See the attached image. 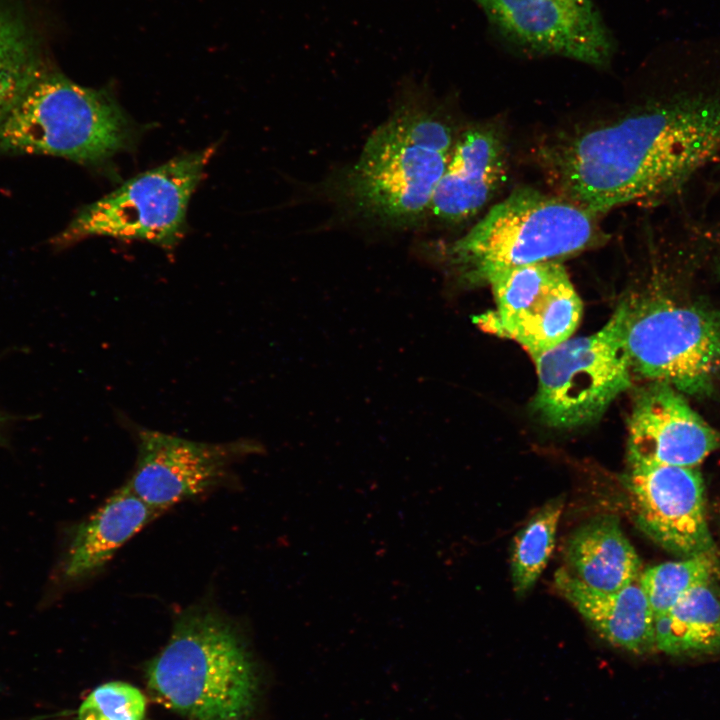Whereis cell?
<instances>
[{"mask_svg": "<svg viewBox=\"0 0 720 720\" xmlns=\"http://www.w3.org/2000/svg\"><path fill=\"white\" fill-rule=\"evenodd\" d=\"M660 70V88L539 142L536 159L557 194L600 215L664 197L720 152V82Z\"/></svg>", "mask_w": 720, "mask_h": 720, "instance_id": "6da1fadb", "label": "cell"}, {"mask_svg": "<svg viewBox=\"0 0 720 720\" xmlns=\"http://www.w3.org/2000/svg\"><path fill=\"white\" fill-rule=\"evenodd\" d=\"M150 690L189 720H248L259 693L256 664L240 633L216 609L192 606L149 663Z\"/></svg>", "mask_w": 720, "mask_h": 720, "instance_id": "7a4b0ae2", "label": "cell"}, {"mask_svg": "<svg viewBox=\"0 0 720 720\" xmlns=\"http://www.w3.org/2000/svg\"><path fill=\"white\" fill-rule=\"evenodd\" d=\"M458 133L437 109L418 102L400 106L368 137L346 174L353 209L390 226L428 214Z\"/></svg>", "mask_w": 720, "mask_h": 720, "instance_id": "3957f363", "label": "cell"}, {"mask_svg": "<svg viewBox=\"0 0 720 720\" xmlns=\"http://www.w3.org/2000/svg\"><path fill=\"white\" fill-rule=\"evenodd\" d=\"M598 214L559 195L519 187L447 248L461 280L482 283L502 269L558 261L602 240Z\"/></svg>", "mask_w": 720, "mask_h": 720, "instance_id": "277c9868", "label": "cell"}, {"mask_svg": "<svg viewBox=\"0 0 720 720\" xmlns=\"http://www.w3.org/2000/svg\"><path fill=\"white\" fill-rule=\"evenodd\" d=\"M133 138L127 115L106 89L83 87L59 72L42 71L0 124V148L105 163Z\"/></svg>", "mask_w": 720, "mask_h": 720, "instance_id": "5b68a950", "label": "cell"}, {"mask_svg": "<svg viewBox=\"0 0 720 720\" xmlns=\"http://www.w3.org/2000/svg\"><path fill=\"white\" fill-rule=\"evenodd\" d=\"M627 304L633 372L682 394L710 395L720 380V307L666 298Z\"/></svg>", "mask_w": 720, "mask_h": 720, "instance_id": "8992f818", "label": "cell"}, {"mask_svg": "<svg viewBox=\"0 0 720 720\" xmlns=\"http://www.w3.org/2000/svg\"><path fill=\"white\" fill-rule=\"evenodd\" d=\"M627 308L624 301L597 332L570 337L533 358L538 376L534 409L545 423L555 428L587 424L631 385Z\"/></svg>", "mask_w": 720, "mask_h": 720, "instance_id": "52a82bcc", "label": "cell"}, {"mask_svg": "<svg viewBox=\"0 0 720 720\" xmlns=\"http://www.w3.org/2000/svg\"><path fill=\"white\" fill-rule=\"evenodd\" d=\"M214 152L210 146L188 153L126 181L84 207L57 242L105 236L174 247L184 234L189 200Z\"/></svg>", "mask_w": 720, "mask_h": 720, "instance_id": "ba28073f", "label": "cell"}, {"mask_svg": "<svg viewBox=\"0 0 720 720\" xmlns=\"http://www.w3.org/2000/svg\"><path fill=\"white\" fill-rule=\"evenodd\" d=\"M495 309L475 322L489 333L511 339L532 357L572 337L582 302L558 261H545L498 270L486 281Z\"/></svg>", "mask_w": 720, "mask_h": 720, "instance_id": "9c48e42d", "label": "cell"}, {"mask_svg": "<svg viewBox=\"0 0 720 720\" xmlns=\"http://www.w3.org/2000/svg\"><path fill=\"white\" fill-rule=\"evenodd\" d=\"M495 37L527 56L607 67L616 42L595 0H471Z\"/></svg>", "mask_w": 720, "mask_h": 720, "instance_id": "30bf717a", "label": "cell"}, {"mask_svg": "<svg viewBox=\"0 0 720 720\" xmlns=\"http://www.w3.org/2000/svg\"><path fill=\"white\" fill-rule=\"evenodd\" d=\"M624 484L633 518L657 545L681 557L717 556L698 467L628 460Z\"/></svg>", "mask_w": 720, "mask_h": 720, "instance_id": "8fae6325", "label": "cell"}, {"mask_svg": "<svg viewBox=\"0 0 720 720\" xmlns=\"http://www.w3.org/2000/svg\"><path fill=\"white\" fill-rule=\"evenodd\" d=\"M136 445L126 484L159 513L221 485L232 464L259 449L248 440L198 442L147 428L136 430Z\"/></svg>", "mask_w": 720, "mask_h": 720, "instance_id": "7c38bea8", "label": "cell"}, {"mask_svg": "<svg viewBox=\"0 0 720 720\" xmlns=\"http://www.w3.org/2000/svg\"><path fill=\"white\" fill-rule=\"evenodd\" d=\"M720 448V434L664 383L637 394L628 422V460L698 467Z\"/></svg>", "mask_w": 720, "mask_h": 720, "instance_id": "4fadbf2b", "label": "cell"}, {"mask_svg": "<svg viewBox=\"0 0 720 720\" xmlns=\"http://www.w3.org/2000/svg\"><path fill=\"white\" fill-rule=\"evenodd\" d=\"M508 164L502 124L493 120L469 125L457 135L428 214L447 225L471 219L505 185Z\"/></svg>", "mask_w": 720, "mask_h": 720, "instance_id": "5bb4252c", "label": "cell"}, {"mask_svg": "<svg viewBox=\"0 0 720 720\" xmlns=\"http://www.w3.org/2000/svg\"><path fill=\"white\" fill-rule=\"evenodd\" d=\"M160 514L125 483L73 529L60 562L61 580L74 583L95 574Z\"/></svg>", "mask_w": 720, "mask_h": 720, "instance_id": "9a60e30c", "label": "cell"}, {"mask_svg": "<svg viewBox=\"0 0 720 720\" xmlns=\"http://www.w3.org/2000/svg\"><path fill=\"white\" fill-rule=\"evenodd\" d=\"M639 577L617 592L592 589L564 568L556 572L554 581L560 594L604 639L641 655L656 647L654 615Z\"/></svg>", "mask_w": 720, "mask_h": 720, "instance_id": "2e32d148", "label": "cell"}, {"mask_svg": "<svg viewBox=\"0 0 720 720\" xmlns=\"http://www.w3.org/2000/svg\"><path fill=\"white\" fill-rule=\"evenodd\" d=\"M565 558L575 578L601 592H617L641 574L640 559L614 515L595 517L576 529Z\"/></svg>", "mask_w": 720, "mask_h": 720, "instance_id": "e0dca14e", "label": "cell"}, {"mask_svg": "<svg viewBox=\"0 0 720 720\" xmlns=\"http://www.w3.org/2000/svg\"><path fill=\"white\" fill-rule=\"evenodd\" d=\"M657 650L677 657L720 654V590L715 581L696 587L654 617Z\"/></svg>", "mask_w": 720, "mask_h": 720, "instance_id": "ac0fdd59", "label": "cell"}, {"mask_svg": "<svg viewBox=\"0 0 720 720\" xmlns=\"http://www.w3.org/2000/svg\"><path fill=\"white\" fill-rule=\"evenodd\" d=\"M42 71L36 42L26 24L0 6V124Z\"/></svg>", "mask_w": 720, "mask_h": 720, "instance_id": "d6986e66", "label": "cell"}, {"mask_svg": "<svg viewBox=\"0 0 720 720\" xmlns=\"http://www.w3.org/2000/svg\"><path fill=\"white\" fill-rule=\"evenodd\" d=\"M564 497L545 503L518 531L511 553V579L518 597L535 584L552 554Z\"/></svg>", "mask_w": 720, "mask_h": 720, "instance_id": "ffe728a7", "label": "cell"}, {"mask_svg": "<svg viewBox=\"0 0 720 720\" xmlns=\"http://www.w3.org/2000/svg\"><path fill=\"white\" fill-rule=\"evenodd\" d=\"M719 572L718 557L701 554L649 567L641 571L639 579L656 617L668 611L691 590L716 581Z\"/></svg>", "mask_w": 720, "mask_h": 720, "instance_id": "44dd1931", "label": "cell"}, {"mask_svg": "<svg viewBox=\"0 0 720 720\" xmlns=\"http://www.w3.org/2000/svg\"><path fill=\"white\" fill-rule=\"evenodd\" d=\"M146 700L135 686L111 681L96 687L82 702L79 720H144Z\"/></svg>", "mask_w": 720, "mask_h": 720, "instance_id": "7402d4cb", "label": "cell"}, {"mask_svg": "<svg viewBox=\"0 0 720 720\" xmlns=\"http://www.w3.org/2000/svg\"><path fill=\"white\" fill-rule=\"evenodd\" d=\"M5 421H6L5 417L0 413V437H1L4 425H5Z\"/></svg>", "mask_w": 720, "mask_h": 720, "instance_id": "603a6c76", "label": "cell"}, {"mask_svg": "<svg viewBox=\"0 0 720 720\" xmlns=\"http://www.w3.org/2000/svg\"><path fill=\"white\" fill-rule=\"evenodd\" d=\"M719 268H720V261H719Z\"/></svg>", "mask_w": 720, "mask_h": 720, "instance_id": "cb8c5ba5", "label": "cell"}]
</instances>
